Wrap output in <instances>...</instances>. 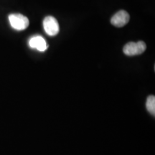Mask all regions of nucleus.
<instances>
[{
    "mask_svg": "<svg viewBox=\"0 0 155 155\" xmlns=\"http://www.w3.org/2000/svg\"><path fill=\"white\" fill-rule=\"evenodd\" d=\"M147 49V45L144 42L139 41L137 42H131L127 43L123 48L125 55L128 56L138 55L142 54Z\"/></svg>",
    "mask_w": 155,
    "mask_h": 155,
    "instance_id": "obj_1",
    "label": "nucleus"
},
{
    "mask_svg": "<svg viewBox=\"0 0 155 155\" xmlns=\"http://www.w3.org/2000/svg\"><path fill=\"white\" fill-rule=\"evenodd\" d=\"M9 20L11 26L17 30H24L30 25L27 17L21 14H12L9 16Z\"/></svg>",
    "mask_w": 155,
    "mask_h": 155,
    "instance_id": "obj_2",
    "label": "nucleus"
},
{
    "mask_svg": "<svg viewBox=\"0 0 155 155\" xmlns=\"http://www.w3.org/2000/svg\"><path fill=\"white\" fill-rule=\"evenodd\" d=\"M43 27L46 33L50 36H55L59 32V25L55 17L48 16L44 19Z\"/></svg>",
    "mask_w": 155,
    "mask_h": 155,
    "instance_id": "obj_3",
    "label": "nucleus"
},
{
    "mask_svg": "<svg viewBox=\"0 0 155 155\" xmlns=\"http://www.w3.org/2000/svg\"><path fill=\"white\" fill-rule=\"evenodd\" d=\"M130 16L125 10H120L116 12L111 19V23L116 28H121L129 22Z\"/></svg>",
    "mask_w": 155,
    "mask_h": 155,
    "instance_id": "obj_4",
    "label": "nucleus"
},
{
    "mask_svg": "<svg viewBox=\"0 0 155 155\" xmlns=\"http://www.w3.org/2000/svg\"><path fill=\"white\" fill-rule=\"evenodd\" d=\"M30 46L32 48H36L40 52H44L48 48L45 40L41 36H35L30 39Z\"/></svg>",
    "mask_w": 155,
    "mask_h": 155,
    "instance_id": "obj_5",
    "label": "nucleus"
},
{
    "mask_svg": "<svg viewBox=\"0 0 155 155\" xmlns=\"http://www.w3.org/2000/svg\"><path fill=\"white\" fill-rule=\"evenodd\" d=\"M146 107L147 111L152 114L155 115V97L154 96H150L147 98L146 102Z\"/></svg>",
    "mask_w": 155,
    "mask_h": 155,
    "instance_id": "obj_6",
    "label": "nucleus"
}]
</instances>
